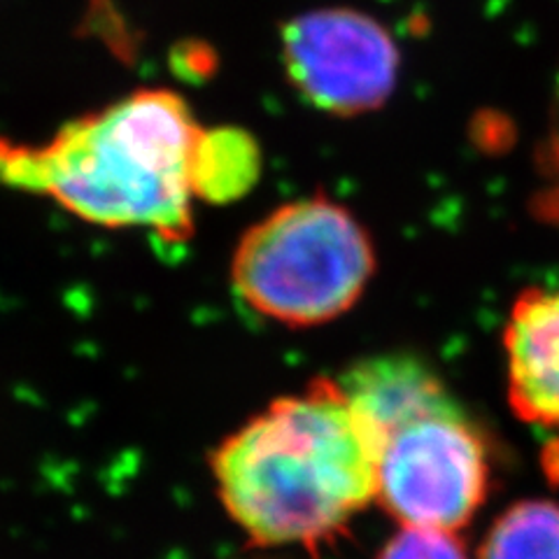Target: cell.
<instances>
[{
    "label": "cell",
    "mask_w": 559,
    "mask_h": 559,
    "mask_svg": "<svg viewBox=\"0 0 559 559\" xmlns=\"http://www.w3.org/2000/svg\"><path fill=\"white\" fill-rule=\"evenodd\" d=\"M336 382L376 441L388 513L404 527H464L487 489L485 445L439 378L411 357H373Z\"/></svg>",
    "instance_id": "3"
},
{
    "label": "cell",
    "mask_w": 559,
    "mask_h": 559,
    "mask_svg": "<svg viewBox=\"0 0 559 559\" xmlns=\"http://www.w3.org/2000/svg\"><path fill=\"white\" fill-rule=\"evenodd\" d=\"M376 271L357 217L324 197L275 207L242 234L231 283L254 312L287 326H314L355 306Z\"/></svg>",
    "instance_id": "4"
},
{
    "label": "cell",
    "mask_w": 559,
    "mask_h": 559,
    "mask_svg": "<svg viewBox=\"0 0 559 559\" xmlns=\"http://www.w3.org/2000/svg\"><path fill=\"white\" fill-rule=\"evenodd\" d=\"M478 559H559V506L515 503L492 524Z\"/></svg>",
    "instance_id": "8"
},
{
    "label": "cell",
    "mask_w": 559,
    "mask_h": 559,
    "mask_svg": "<svg viewBox=\"0 0 559 559\" xmlns=\"http://www.w3.org/2000/svg\"><path fill=\"white\" fill-rule=\"evenodd\" d=\"M280 55L296 94L329 115L373 112L396 90L401 57L394 35L353 8L292 16L280 35Z\"/></svg>",
    "instance_id": "5"
},
{
    "label": "cell",
    "mask_w": 559,
    "mask_h": 559,
    "mask_svg": "<svg viewBox=\"0 0 559 559\" xmlns=\"http://www.w3.org/2000/svg\"><path fill=\"white\" fill-rule=\"evenodd\" d=\"M217 497L252 546L318 548L378 499V450L338 382L283 396L210 454Z\"/></svg>",
    "instance_id": "2"
},
{
    "label": "cell",
    "mask_w": 559,
    "mask_h": 559,
    "mask_svg": "<svg viewBox=\"0 0 559 559\" xmlns=\"http://www.w3.org/2000/svg\"><path fill=\"white\" fill-rule=\"evenodd\" d=\"M205 133L187 98L145 86L68 121L45 143L0 138V189L45 197L105 229L180 242L194 231Z\"/></svg>",
    "instance_id": "1"
},
{
    "label": "cell",
    "mask_w": 559,
    "mask_h": 559,
    "mask_svg": "<svg viewBox=\"0 0 559 559\" xmlns=\"http://www.w3.org/2000/svg\"><path fill=\"white\" fill-rule=\"evenodd\" d=\"M261 175V147L242 129L217 127L205 133L201 152L199 197L207 203H231L257 185Z\"/></svg>",
    "instance_id": "7"
},
{
    "label": "cell",
    "mask_w": 559,
    "mask_h": 559,
    "mask_svg": "<svg viewBox=\"0 0 559 559\" xmlns=\"http://www.w3.org/2000/svg\"><path fill=\"white\" fill-rule=\"evenodd\" d=\"M378 559H468L452 532L404 527L390 538Z\"/></svg>",
    "instance_id": "9"
},
{
    "label": "cell",
    "mask_w": 559,
    "mask_h": 559,
    "mask_svg": "<svg viewBox=\"0 0 559 559\" xmlns=\"http://www.w3.org/2000/svg\"><path fill=\"white\" fill-rule=\"evenodd\" d=\"M509 401L527 423L559 427V292L524 294L506 326Z\"/></svg>",
    "instance_id": "6"
}]
</instances>
